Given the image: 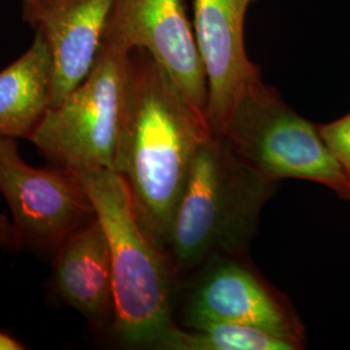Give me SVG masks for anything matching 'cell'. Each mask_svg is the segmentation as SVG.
<instances>
[{"label":"cell","instance_id":"cell-1","mask_svg":"<svg viewBox=\"0 0 350 350\" xmlns=\"http://www.w3.org/2000/svg\"><path fill=\"white\" fill-rule=\"evenodd\" d=\"M211 137L204 112L150 53L131 51L114 172L124 178L140 224L163 250L193 160Z\"/></svg>","mask_w":350,"mask_h":350},{"label":"cell","instance_id":"cell-2","mask_svg":"<svg viewBox=\"0 0 350 350\" xmlns=\"http://www.w3.org/2000/svg\"><path fill=\"white\" fill-rule=\"evenodd\" d=\"M109 241L112 334L122 345L163 349L174 329L175 273L163 247L140 224L125 180L114 170L78 173Z\"/></svg>","mask_w":350,"mask_h":350},{"label":"cell","instance_id":"cell-3","mask_svg":"<svg viewBox=\"0 0 350 350\" xmlns=\"http://www.w3.org/2000/svg\"><path fill=\"white\" fill-rule=\"evenodd\" d=\"M275 188L224 137L208 139L193 160L165 244L175 275L218 254H244Z\"/></svg>","mask_w":350,"mask_h":350},{"label":"cell","instance_id":"cell-4","mask_svg":"<svg viewBox=\"0 0 350 350\" xmlns=\"http://www.w3.org/2000/svg\"><path fill=\"white\" fill-rule=\"evenodd\" d=\"M221 137L269 180H310L350 201L349 180L318 125L301 117L262 78L240 98Z\"/></svg>","mask_w":350,"mask_h":350},{"label":"cell","instance_id":"cell-5","mask_svg":"<svg viewBox=\"0 0 350 350\" xmlns=\"http://www.w3.org/2000/svg\"><path fill=\"white\" fill-rule=\"evenodd\" d=\"M130 52L101 47L88 77L50 107L30 142L52 165L114 170L129 83Z\"/></svg>","mask_w":350,"mask_h":350},{"label":"cell","instance_id":"cell-6","mask_svg":"<svg viewBox=\"0 0 350 350\" xmlns=\"http://www.w3.org/2000/svg\"><path fill=\"white\" fill-rule=\"evenodd\" d=\"M0 193L12 214L17 250L50 258L96 211L77 172L34 167L21 159L16 139L0 138Z\"/></svg>","mask_w":350,"mask_h":350},{"label":"cell","instance_id":"cell-7","mask_svg":"<svg viewBox=\"0 0 350 350\" xmlns=\"http://www.w3.org/2000/svg\"><path fill=\"white\" fill-rule=\"evenodd\" d=\"M185 325H250L293 344L305 345V331L292 304L243 260L218 254L199 267L185 304Z\"/></svg>","mask_w":350,"mask_h":350},{"label":"cell","instance_id":"cell-8","mask_svg":"<svg viewBox=\"0 0 350 350\" xmlns=\"http://www.w3.org/2000/svg\"><path fill=\"white\" fill-rule=\"evenodd\" d=\"M103 47L147 51L205 114L206 75L183 0H112Z\"/></svg>","mask_w":350,"mask_h":350},{"label":"cell","instance_id":"cell-9","mask_svg":"<svg viewBox=\"0 0 350 350\" xmlns=\"http://www.w3.org/2000/svg\"><path fill=\"white\" fill-rule=\"evenodd\" d=\"M253 0H193V25L208 82L205 118L221 137L240 98L262 78L244 43V21Z\"/></svg>","mask_w":350,"mask_h":350},{"label":"cell","instance_id":"cell-10","mask_svg":"<svg viewBox=\"0 0 350 350\" xmlns=\"http://www.w3.org/2000/svg\"><path fill=\"white\" fill-rule=\"evenodd\" d=\"M112 0H21V14L49 46L52 100L59 104L91 72L101 47Z\"/></svg>","mask_w":350,"mask_h":350},{"label":"cell","instance_id":"cell-11","mask_svg":"<svg viewBox=\"0 0 350 350\" xmlns=\"http://www.w3.org/2000/svg\"><path fill=\"white\" fill-rule=\"evenodd\" d=\"M51 288L95 329L113 325L112 261L105 230L96 217L64 241L51 257Z\"/></svg>","mask_w":350,"mask_h":350},{"label":"cell","instance_id":"cell-12","mask_svg":"<svg viewBox=\"0 0 350 350\" xmlns=\"http://www.w3.org/2000/svg\"><path fill=\"white\" fill-rule=\"evenodd\" d=\"M52 100V57L39 34L0 72V138L30 140Z\"/></svg>","mask_w":350,"mask_h":350},{"label":"cell","instance_id":"cell-13","mask_svg":"<svg viewBox=\"0 0 350 350\" xmlns=\"http://www.w3.org/2000/svg\"><path fill=\"white\" fill-rule=\"evenodd\" d=\"M163 350H297L283 338L256 327L209 323L195 328L175 327Z\"/></svg>","mask_w":350,"mask_h":350},{"label":"cell","instance_id":"cell-14","mask_svg":"<svg viewBox=\"0 0 350 350\" xmlns=\"http://www.w3.org/2000/svg\"><path fill=\"white\" fill-rule=\"evenodd\" d=\"M318 129L350 183V112L334 122L318 125Z\"/></svg>","mask_w":350,"mask_h":350},{"label":"cell","instance_id":"cell-15","mask_svg":"<svg viewBox=\"0 0 350 350\" xmlns=\"http://www.w3.org/2000/svg\"><path fill=\"white\" fill-rule=\"evenodd\" d=\"M0 248L17 250V239L13 230L12 222L0 213Z\"/></svg>","mask_w":350,"mask_h":350},{"label":"cell","instance_id":"cell-16","mask_svg":"<svg viewBox=\"0 0 350 350\" xmlns=\"http://www.w3.org/2000/svg\"><path fill=\"white\" fill-rule=\"evenodd\" d=\"M25 345L11 334L0 329V350H24Z\"/></svg>","mask_w":350,"mask_h":350},{"label":"cell","instance_id":"cell-17","mask_svg":"<svg viewBox=\"0 0 350 350\" xmlns=\"http://www.w3.org/2000/svg\"><path fill=\"white\" fill-rule=\"evenodd\" d=\"M253 1H256V0H253Z\"/></svg>","mask_w":350,"mask_h":350}]
</instances>
